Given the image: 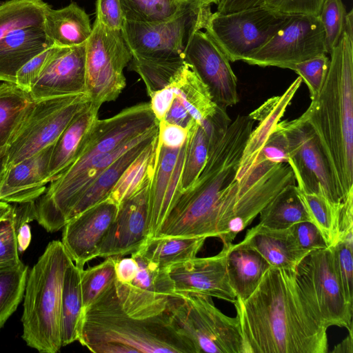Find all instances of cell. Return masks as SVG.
<instances>
[{"instance_id": "6da1fadb", "label": "cell", "mask_w": 353, "mask_h": 353, "mask_svg": "<svg viewBox=\"0 0 353 353\" xmlns=\"http://www.w3.org/2000/svg\"><path fill=\"white\" fill-rule=\"evenodd\" d=\"M243 353H327V328L313 311L295 270L270 266L246 299L233 303Z\"/></svg>"}, {"instance_id": "7a4b0ae2", "label": "cell", "mask_w": 353, "mask_h": 353, "mask_svg": "<svg viewBox=\"0 0 353 353\" xmlns=\"http://www.w3.org/2000/svg\"><path fill=\"white\" fill-rule=\"evenodd\" d=\"M323 88L302 114L316 133L343 202L353 193V32L332 50Z\"/></svg>"}, {"instance_id": "3957f363", "label": "cell", "mask_w": 353, "mask_h": 353, "mask_svg": "<svg viewBox=\"0 0 353 353\" xmlns=\"http://www.w3.org/2000/svg\"><path fill=\"white\" fill-rule=\"evenodd\" d=\"M254 121L238 115L209 148L196 181L183 191L155 236L217 237L216 207L223 190L234 179Z\"/></svg>"}, {"instance_id": "277c9868", "label": "cell", "mask_w": 353, "mask_h": 353, "mask_svg": "<svg viewBox=\"0 0 353 353\" xmlns=\"http://www.w3.org/2000/svg\"><path fill=\"white\" fill-rule=\"evenodd\" d=\"M78 341L94 353H197L167 310L145 318L126 313L114 281L84 309Z\"/></svg>"}, {"instance_id": "5b68a950", "label": "cell", "mask_w": 353, "mask_h": 353, "mask_svg": "<svg viewBox=\"0 0 353 353\" xmlns=\"http://www.w3.org/2000/svg\"><path fill=\"white\" fill-rule=\"evenodd\" d=\"M72 261L62 242L52 241L28 272L23 299L22 338L41 353H56L62 347L63 283Z\"/></svg>"}, {"instance_id": "8992f818", "label": "cell", "mask_w": 353, "mask_h": 353, "mask_svg": "<svg viewBox=\"0 0 353 353\" xmlns=\"http://www.w3.org/2000/svg\"><path fill=\"white\" fill-rule=\"evenodd\" d=\"M296 184L288 163H256L239 180L225 188L216 207L217 237L223 246L232 243L261 210L286 186Z\"/></svg>"}, {"instance_id": "52a82bcc", "label": "cell", "mask_w": 353, "mask_h": 353, "mask_svg": "<svg viewBox=\"0 0 353 353\" xmlns=\"http://www.w3.org/2000/svg\"><path fill=\"white\" fill-rule=\"evenodd\" d=\"M167 312L197 353H243L238 318L224 314L215 306L212 296L176 293L168 298Z\"/></svg>"}, {"instance_id": "ba28073f", "label": "cell", "mask_w": 353, "mask_h": 353, "mask_svg": "<svg viewBox=\"0 0 353 353\" xmlns=\"http://www.w3.org/2000/svg\"><path fill=\"white\" fill-rule=\"evenodd\" d=\"M211 6L194 1L175 17L157 23L125 21L121 30L132 58L145 61L185 59L193 34L204 29Z\"/></svg>"}, {"instance_id": "9c48e42d", "label": "cell", "mask_w": 353, "mask_h": 353, "mask_svg": "<svg viewBox=\"0 0 353 353\" xmlns=\"http://www.w3.org/2000/svg\"><path fill=\"white\" fill-rule=\"evenodd\" d=\"M90 101L86 94L34 101L8 145V168L54 144Z\"/></svg>"}, {"instance_id": "30bf717a", "label": "cell", "mask_w": 353, "mask_h": 353, "mask_svg": "<svg viewBox=\"0 0 353 353\" xmlns=\"http://www.w3.org/2000/svg\"><path fill=\"white\" fill-rule=\"evenodd\" d=\"M85 43L86 94L100 108L115 101L126 85L123 70L132 55L121 30H111L97 20Z\"/></svg>"}, {"instance_id": "8fae6325", "label": "cell", "mask_w": 353, "mask_h": 353, "mask_svg": "<svg viewBox=\"0 0 353 353\" xmlns=\"http://www.w3.org/2000/svg\"><path fill=\"white\" fill-rule=\"evenodd\" d=\"M297 282L322 323L352 328V305L344 297L331 247L312 250L295 269Z\"/></svg>"}, {"instance_id": "7c38bea8", "label": "cell", "mask_w": 353, "mask_h": 353, "mask_svg": "<svg viewBox=\"0 0 353 353\" xmlns=\"http://www.w3.org/2000/svg\"><path fill=\"white\" fill-rule=\"evenodd\" d=\"M326 53L325 32L319 17H286L274 34L241 61L260 67L290 69L298 63Z\"/></svg>"}, {"instance_id": "4fadbf2b", "label": "cell", "mask_w": 353, "mask_h": 353, "mask_svg": "<svg viewBox=\"0 0 353 353\" xmlns=\"http://www.w3.org/2000/svg\"><path fill=\"white\" fill-rule=\"evenodd\" d=\"M280 123L288 139V164L297 188L303 192L321 195L333 203H341L319 140L305 118L301 114Z\"/></svg>"}, {"instance_id": "5bb4252c", "label": "cell", "mask_w": 353, "mask_h": 353, "mask_svg": "<svg viewBox=\"0 0 353 353\" xmlns=\"http://www.w3.org/2000/svg\"><path fill=\"white\" fill-rule=\"evenodd\" d=\"M285 17L263 7L228 14L215 12L204 29L228 59L234 62L263 45Z\"/></svg>"}, {"instance_id": "9a60e30c", "label": "cell", "mask_w": 353, "mask_h": 353, "mask_svg": "<svg viewBox=\"0 0 353 353\" xmlns=\"http://www.w3.org/2000/svg\"><path fill=\"white\" fill-rule=\"evenodd\" d=\"M185 60L208 87L218 105L225 108L239 102L237 80L230 61L205 32L193 34Z\"/></svg>"}, {"instance_id": "2e32d148", "label": "cell", "mask_w": 353, "mask_h": 353, "mask_svg": "<svg viewBox=\"0 0 353 353\" xmlns=\"http://www.w3.org/2000/svg\"><path fill=\"white\" fill-rule=\"evenodd\" d=\"M150 181L119 206L100 246L99 256L123 257L131 254L148 238Z\"/></svg>"}, {"instance_id": "e0dca14e", "label": "cell", "mask_w": 353, "mask_h": 353, "mask_svg": "<svg viewBox=\"0 0 353 353\" xmlns=\"http://www.w3.org/2000/svg\"><path fill=\"white\" fill-rule=\"evenodd\" d=\"M29 94L33 101L86 94L85 43L52 46L48 61Z\"/></svg>"}, {"instance_id": "ac0fdd59", "label": "cell", "mask_w": 353, "mask_h": 353, "mask_svg": "<svg viewBox=\"0 0 353 353\" xmlns=\"http://www.w3.org/2000/svg\"><path fill=\"white\" fill-rule=\"evenodd\" d=\"M186 144L187 141L181 148H170L158 141L156 163L150 185L148 237L157 236L182 192L181 175Z\"/></svg>"}, {"instance_id": "d6986e66", "label": "cell", "mask_w": 353, "mask_h": 353, "mask_svg": "<svg viewBox=\"0 0 353 353\" xmlns=\"http://www.w3.org/2000/svg\"><path fill=\"white\" fill-rule=\"evenodd\" d=\"M118 206L105 199L70 220L63 228L61 242L75 265L99 256L101 243L114 220Z\"/></svg>"}, {"instance_id": "ffe728a7", "label": "cell", "mask_w": 353, "mask_h": 353, "mask_svg": "<svg viewBox=\"0 0 353 353\" xmlns=\"http://www.w3.org/2000/svg\"><path fill=\"white\" fill-rule=\"evenodd\" d=\"M217 254L194 257L169 269L176 293H199L234 303L236 300L228 279V246Z\"/></svg>"}, {"instance_id": "44dd1931", "label": "cell", "mask_w": 353, "mask_h": 353, "mask_svg": "<svg viewBox=\"0 0 353 353\" xmlns=\"http://www.w3.org/2000/svg\"><path fill=\"white\" fill-rule=\"evenodd\" d=\"M53 145L9 167L0 185V201L9 203L35 201L50 183L48 165Z\"/></svg>"}, {"instance_id": "7402d4cb", "label": "cell", "mask_w": 353, "mask_h": 353, "mask_svg": "<svg viewBox=\"0 0 353 353\" xmlns=\"http://www.w3.org/2000/svg\"><path fill=\"white\" fill-rule=\"evenodd\" d=\"M301 83L299 76L282 94L268 99L248 115L258 124L248 139L234 179H242L254 166L263 146L283 117Z\"/></svg>"}, {"instance_id": "603a6c76", "label": "cell", "mask_w": 353, "mask_h": 353, "mask_svg": "<svg viewBox=\"0 0 353 353\" xmlns=\"http://www.w3.org/2000/svg\"><path fill=\"white\" fill-rule=\"evenodd\" d=\"M235 245L256 251L270 266L293 270L309 253L297 246L289 228L270 229L259 223Z\"/></svg>"}, {"instance_id": "cb8c5ba5", "label": "cell", "mask_w": 353, "mask_h": 353, "mask_svg": "<svg viewBox=\"0 0 353 353\" xmlns=\"http://www.w3.org/2000/svg\"><path fill=\"white\" fill-rule=\"evenodd\" d=\"M54 46L43 26L17 30L0 40V81L15 83L18 70L32 58Z\"/></svg>"}, {"instance_id": "d4e9b609", "label": "cell", "mask_w": 353, "mask_h": 353, "mask_svg": "<svg viewBox=\"0 0 353 353\" xmlns=\"http://www.w3.org/2000/svg\"><path fill=\"white\" fill-rule=\"evenodd\" d=\"M99 108L90 101L55 141L48 165L50 182L76 160L87 134L99 119Z\"/></svg>"}, {"instance_id": "484cf974", "label": "cell", "mask_w": 353, "mask_h": 353, "mask_svg": "<svg viewBox=\"0 0 353 353\" xmlns=\"http://www.w3.org/2000/svg\"><path fill=\"white\" fill-rule=\"evenodd\" d=\"M43 26L47 37L57 47L85 43L92 30L88 15L74 1L57 10L48 5Z\"/></svg>"}, {"instance_id": "4316f807", "label": "cell", "mask_w": 353, "mask_h": 353, "mask_svg": "<svg viewBox=\"0 0 353 353\" xmlns=\"http://www.w3.org/2000/svg\"><path fill=\"white\" fill-rule=\"evenodd\" d=\"M269 267L256 251L230 244L227 256V270L229 282L236 299L243 301L249 297Z\"/></svg>"}, {"instance_id": "83f0119b", "label": "cell", "mask_w": 353, "mask_h": 353, "mask_svg": "<svg viewBox=\"0 0 353 353\" xmlns=\"http://www.w3.org/2000/svg\"><path fill=\"white\" fill-rule=\"evenodd\" d=\"M191 117L197 122L213 116L218 105L206 84L185 61L170 85Z\"/></svg>"}, {"instance_id": "f1b7e54d", "label": "cell", "mask_w": 353, "mask_h": 353, "mask_svg": "<svg viewBox=\"0 0 353 353\" xmlns=\"http://www.w3.org/2000/svg\"><path fill=\"white\" fill-rule=\"evenodd\" d=\"M207 238L153 236L148 237L136 251L160 268L171 267L196 256Z\"/></svg>"}, {"instance_id": "f546056e", "label": "cell", "mask_w": 353, "mask_h": 353, "mask_svg": "<svg viewBox=\"0 0 353 353\" xmlns=\"http://www.w3.org/2000/svg\"><path fill=\"white\" fill-rule=\"evenodd\" d=\"M80 268L72 261L65 270L61 298V336L62 347L78 341L83 304L81 285Z\"/></svg>"}, {"instance_id": "4dcf8cb0", "label": "cell", "mask_w": 353, "mask_h": 353, "mask_svg": "<svg viewBox=\"0 0 353 353\" xmlns=\"http://www.w3.org/2000/svg\"><path fill=\"white\" fill-rule=\"evenodd\" d=\"M157 135L131 148L107 168L82 194L70 212L68 222L105 200L127 167Z\"/></svg>"}, {"instance_id": "1f68e13d", "label": "cell", "mask_w": 353, "mask_h": 353, "mask_svg": "<svg viewBox=\"0 0 353 353\" xmlns=\"http://www.w3.org/2000/svg\"><path fill=\"white\" fill-rule=\"evenodd\" d=\"M259 224L282 230L295 223L311 221L296 184L286 186L259 213Z\"/></svg>"}, {"instance_id": "d6a6232c", "label": "cell", "mask_w": 353, "mask_h": 353, "mask_svg": "<svg viewBox=\"0 0 353 353\" xmlns=\"http://www.w3.org/2000/svg\"><path fill=\"white\" fill-rule=\"evenodd\" d=\"M157 145L158 135L127 167L105 199L119 207L151 179L156 163Z\"/></svg>"}, {"instance_id": "836d02e7", "label": "cell", "mask_w": 353, "mask_h": 353, "mask_svg": "<svg viewBox=\"0 0 353 353\" xmlns=\"http://www.w3.org/2000/svg\"><path fill=\"white\" fill-rule=\"evenodd\" d=\"M33 101L15 83L0 84V148L9 144Z\"/></svg>"}, {"instance_id": "e575fe53", "label": "cell", "mask_w": 353, "mask_h": 353, "mask_svg": "<svg viewBox=\"0 0 353 353\" xmlns=\"http://www.w3.org/2000/svg\"><path fill=\"white\" fill-rule=\"evenodd\" d=\"M48 3L43 0H9L0 6V40L22 28L43 23Z\"/></svg>"}, {"instance_id": "d590c367", "label": "cell", "mask_w": 353, "mask_h": 353, "mask_svg": "<svg viewBox=\"0 0 353 353\" xmlns=\"http://www.w3.org/2000/svg\"><path fill=\"white\" fill-rule=\"evenodd\" d=\"M194 0H120L125 21L157 23L175 17Z\"/></svg>"}, {"instance_id": "8d00e7d4", "label": "cell", "mask_w": 353, "mask_h": 353, "mask_svg": "<svg viewBox=\"0 0 353 353\" xmlns=\"http://www.w3.org/2000/svg\"><path fill=\"white\" fill-rule=\"evenodd\" d=\"M299 192L312 223L319 230L327 246H334L338 242L339 217L343 202L335 204L321 195L299 189Z\"/></svg>"}, {"instance_id": "74e56055", "label": "cell", "mask_w": 353, "mask_h": 353, "mask_svg": "<svg viewBox=\"0 0 353 353\" xmlns=\"http://www.w3.org/2000/svg\"><path fill=\"white\" fill-rule=\"evenodd\" d=\"M209 136L203 125L194 121L188 128L186 150L181 175L182 192L193 185L208 159Z\"/></svg>"}, {"instance_id": "f35d334b", "label": "cell", "mask_w": 353, "mask_h": 353, "mask_svg": "<svg viewBox=\"0 0 353 353\" xmlns=\"http://www.w3.org/2000/svg\"><path fill=\"white\" fill-rule=\"evenodd\" d=\"M28 272L22 261L0 268V329L23 299Z\"/></svg>"}, {"instance_id": "ab89813d", "label": "cell", "mask_w": 353, "mask_h": 353, "mask_svg": "<svg viewBox=\"0 0 353 353\" xmlns=\"http://www.w3.org/2000/svg\"><path fill=\"white\" fill-rule=\"evenodd\" d=\"M137 261L139 270L131 285L156 296L169 298L176 294L169 269L162 268L148 261L137 252L131 254Z\"/></svg>"}, {"instance_id": "60d3db41", "label": "cell", "mask_w": 353, "mask_h": 353, "mask_svg": "<svg viewBox=\"0 0 353 353\" xmlns=\"http://www.w3.org/2000/svg\"><path fill=\"white\" fill-rule=\"evenodd\" d=\"M185 61V59L157 61L132 58L129 63L130 70L141 77L150 96L170 85Z\"/></svg>"}, {"instance_id": "b9f144b4", "label": "cell", "mask_w": 353, "mask_h": 353, "mask_svg": "<svg viewBox=\"0 0 353 353\" xmlns=\"http://www.w3.org/2000/svg\"><path fill=\"white\" fill-rule=\"evenodd\" d=\"M117 258L107 257L101 263L82 270L81 285L83 310L114 281Z\"/></svg>"}, {"instance_id": "7bdbcfd3", "label": "cell", "mask_w": 353, "mask_h": 353, "mask_svg": "<svg viewBox=\"0 0 353 353\" xmlns=\"http://www.w3.org/2000/svg\"><path fill=\"white\" fill-rule=\"evenodd\" d=\"M347 12L342 0H326L319 17L325 32V46L327 54L339 43L344 30Z\"/></svg>"}, {"instance_id": "ee69618b", "label": "cell", "mask_w": 353, "mask_h": 353, "mask_svg": "<svg viewBox=\"0 0 353 353\" xmlns=\"http://www.w3.org/2000/svg\"><path fill=\"white\" fill-rule=\"evenodd\" d=\"M333 250L336 272L345 301L352 305L353 288V236L338 241L331 247Z\"/></svg>"}, {"instance_id": "f6af8a7d", "label": "cell", "mask_w": 353, "mask_h": 353, "mask_svg": "<svg viewBox=\"0 0 353 353\" xmlns=\"http://www.w3.org/2000/svg\"><path fill=\"white\" fill-rule=\"evenodd\" d=\"M330 64L326 53L319 54L310 59L293 65L294 70L308 88L310 99L313 100L319 94L325 83Z\"/></svg>"}, {"instance_id": "bcb514c9", "label": "cell", "mask_w": 353, "mask_h": 353, "mask_svg": "<svg viewBox=\"0 0 353 353\" xmlns=\"http://www.w3.org/2000/svg\"><path fill=\"white\" fill-rule=\"evenodd\" d=\"M17 221L12 205L10 214L0 221V268L20 263L17 242Z\"/></svg>"}, {"instance_id": "7dc6e473", "label": "cell", "mask_w": 353, "mask_h": 353, "mask_svg": "<svg viewBox=\"0 0 353 353\" xmlns=\"http://www.w3.org/2000/svg\"><path fill=\"white\" fill-rule=\"evenodd\" d=\"M326 0H265L261 7L281 17L312 15L319 17Z\"/></svg>"}, {"instance_id": "c3c4849f", "label": "cell", "mask_w": 353, "mask_h": 353, "mask_svg": "<svg viewBox=\"0 0 353 353\" xmlns=\"http://www.w3.org/2000/svg\"><path fill=\"white\" fill-rule=\"evenodd\" d=\"M262 161L276 164L288 162V139L280 122L276 124L265 141L254 165Z\"/></svg>"}, {"instance_id": "681fc988", "label": "cell", "mask_w": 353, "mask_h": 353, "mask_svg": "<svg viewBox=\"0 0 353 353\" xmlns=\"http://www.w3.org/2000/svg\"><path fill=\"white\" fill-rule=\"evenodd\" d=\"M289 230L297 246L307 252L328 247L319 230L310 221L295 223Z\"/></svg>"}, {"instance_id": "f907efd6", "label": "cell", "mask_w": 353, "mask_h": 353, "mask_svg": "<svg viewBox=\"0 0 353 353\" xmlns=\"http://www.w3.org/2000/svg\"><path fill=\"white\" fill-rule=\"evenodd\" d=\"M52 47L32 58L18 70L15 77V84L17 86L28 92H30L48 61Z\"/></svg>"}, {"instance_id": "816d5d0a", "label": "cell", "mask_w": 353, "mask_h": 353, "mask_svg": "<svg viewBox=\"0 0 353 353\" xmlns=\"http://www.w3.org/2000/svg\"><path fill=\"white\" fill-rule=\"evenodd\" d=\"M95 20L111 30H121L125 20L120 0H97Z\"/></svg>"}, {"instance_id": "f5cc1de1", "label": "cell", "mask_w": 353, "mask_h": 353, "mask_svg": "<svg viewBox=\"0 0 353 353\" xmlns=\"http://www.w3.org/2000/svg\"><path fill=\"white\" fill-rule=\"evenodd\" d=\"M188 129L161 121L159 124L158 141L170 148L182 147L187 141Z\"/></svg>"}, {"instance_id": "db71d44e", "label": "cell", "mask_w": 353, "mask_h": 353, "mask_svg": "<svg viewBox=\"0 0 353 353\" xmlns=\"http://www.w3.org/2000/svg\"><path fill=\"white\" fill-rule=\"evenodd\" d=\"M175 92L170 85L156 91L150 96V108L159 122L164 118L175 98Z\"/></svg>"}, {"instance_id": "11a10c76", "label": "cell", "mask_w": 353, "mask_h": 353, "mask_svg": "<svg viewBox=\"0 0 353 353\" xmlns=\"http://www.w3.org/2000/svg\"><path fill=\"white\" fill-rule=\"evenodd\" d=\"M353 236V193L341 203L339 217L338 241Z\"/></svg>"}, {"instance_id": "9f6ffc18", "label": "cell", "mask_w": 353, "mask_h": 353, "mask_svg": "<svg viewBox=\"0 0 353 353\" xmlns=\"http://www.w3.org/2000/svg\"><path fill=\"white\" fill-rule=\"evenodd\" d=\"M163 121L188 129L194 119L189 114L180 99L175 95V98Z\"/></svg>"}, {"instance_id": "6f0895ef", "label": "cell", "mask_w": 353, "mask_h": 353, "mask_svg": "<svg viewBox=\"0 0 353 353\" xmlns=\"http://www.w3.org/2000/svg\"><path fill=\"white\" fill-rule=\"evenodd\" d=\"M139 270L137 260L131 257H117L115 262V280L121 283L131 284Z\"/></svg>"}, {"instance_id": "680465c9", "label": "cell", "mask_w": 353, "mask_h": 353, "mask_svg": "<svg viewBox=\"0 0 353 353\" xmlns=\"http://www.w3.org/2000/svg\"><path fill=\"white\" fill-rule=\"evenodd\" d=\"M265 0H220L217 11L228 14L243 10L261 7Z\"/></svg>"}, {"instance_id": "91938a15", "label": "cell", "mask_w": 353, "mask_h": 353, "mask_svg": "<svg viewBox=\"0 0 353 353\" xmlns=\"http://www.w3.org/2000/svg\"><path fill=\"white\" fill-rule=\"evenodd\" d=\"M349 334L340 343L336 345L332 352L352 353V328L349 330Z\"/></svg>"}, {"instance_id": "94428289", "label": "cell", "mask_w": 353, "mask_h": 353, "mask_svg": "<svg viewBox=\"0 0 353 353\" xmlns=\"http://www.w3.org/2000/svg\"><path fill=\"white\" fill-rule=\"evenodd\" d=\"M8 168V145L0 148V185Z\"/></svg>"}, {"instance_id": "6125c7cd", "label": "cell", "mask_w": 353, "mask_h": 353, "mask_svg": "<svg viewBox=\"0 0 353 353\" xmlns=\"http://www.w3.org/2000/svg\"><path fill=\"white\" fill-rule=\"evenodd\" d=\"M11 210L12 205L10 203L0 201V221L10 214Z\"/></svg>"}, {"instance_id": "be15d7a7", "label": "cell", "mask_w": 353, "mask_h": 353, "mask_svg": "<svg viewBox=\"0 0 353 353\" xmlns=\"http://www.w3.org/2000/svg\"><path fill=\"white\" fill-rule=\"evenodd\" d=\"M203 4L210 5L211 3L219 4L220 0H194Z\"/></svg>"}, {"instance_id": "e7e4bbea", "label": "cell", "mask_w": 353, "mask_h": 353, "mask_svg": "<svg viewBox=\"0 0 353 353\" xmlns=\"http://www.w3.org/2000/svg\"><path fill=\"white\" fill-rule=\"evenodd\" d=\"M3 2H4V1H0V6H1V4H3Z\"/></svg>"}]
</instances>
